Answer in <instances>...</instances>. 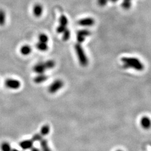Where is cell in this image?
Masks as SVG:
<instances>
[{
  "label": "cell",
  "mask_w": 151,
  "mask_h": 151,
  "mask_svg": "<svg viewBox=\"0 0 151 151\" xmlns=\"http://www.w3.org/2000/svg\"><path fill=\"white\" fill-rule=\"evenodd\" d=\"M121 61L124 69L132 68L138 71H142L144 68L143 63L135 57H123L121 58Z\"/></svg>",
  "instance_id": "cell-1"
},
{
  "label": "cell",
  "mask_w": 151,
  "mask_h": 151,
  "mask_svg": "<svg viewBox=\"0 0 151 151\" xmlns=\"http://www.w3.org/2000/svg\"><path fill=\"white\" fill-rule=\"evenodd\" d=\"M75 49L80 64L83 67L87 66L88 64V58L87 57L86 54L81 44L78 43L76 44Z\"/></svg>",
  "instance_id": "cell-2"
},
{
  "label": "cell",
  "mask_w": 151,
  "mask_h": 151,
  "mask_svg": "<svg viewBox=\"0 0 151 151\" xmlns=\"http://www.w3.org/2000/svg\"><path fill=\"white\" fill-rule=\"evenodd\" d=\"M64 83L63 80L57 79L51 83L48 88V91L50 94H55L63 88Z\"/></svg>",
  "instance_id": "cell-3"
},
{
  "label": "cell",
  "mask_w": 151,
  "mask_h": 151,
  "mask_svg": "<svg viewBox=\"0 0 151 151\" xmlns=\"http://www.w3.org/2000/svg\"><path fill=\"white\" fill-rule=\"evenodd\" d=\"M5 86L7 88L11 90H17L21 87L20 81L13 78H8L5 82Z\"/></svg>",
  "instance_id": "cell-4"
},
{
  "label": "cell",
  "mask_w": 151,
  "mask_h": 151,
  "mask_svg": "<svg viewBox=\"0 0 151 151\" xmlns=\"http://www.w3.org/2000/svg\"><path fill=\"white\" fill-rule=\"evenodd\" d=\"M91 33L90 30L87 29H83L79 30L77 33V41L78 43L81 44L84 43L86 38L90 36Z\"/></svg>",
  "instance_id": "cell-5"
},
{
  "label": "cell",
  "mask_w": 151,
  "mask_h": 151,
  "mask_svg": "<svg viewBox=\"0 0 151 151\" xmlns=\"http://www.w3.org/2000/svg\"><path fill=\"white\" fill-rule=\"evenodd\" d=\"M95 20L91 17L82 19L78 21V24L82 26H92L95 24Z\"/></svg>",
  "instance_id": "cell-6"
},
{
  "label": "cell",
  "mask_w": 151,
  "mask_h": 151,
  "mask_svg": "<svg viewBox=\"0 0 151 151\" xmlns=\"http://www.w3.org/2000/svg\"><path fill=\"white\" fill-rule=\"evenodd\" d=\"M47 70L44 62H39L33 67V71L37 74L44 73Z\"/></svg>",
  "instance_id": "cell-7"
},
{
  "label": "cell",
  "mask_w": 151,
  "mask_h": 151,
  "mask_svg": "<svg viewBox=\"0 0 151 151\" xmlns=\"http://www.w3.org/2000/svg\"><path fill=\"white\" fill-rule=\"evenodd\" d=\"M33 13L35 17H40L43 13V6L40 3L35 4L33 7Z\"/></svg>",
  "instance_id": "cell-8"
},
{
  "label": "cell",
  "mask_w": 151,
  "mask_h": 151,
  "mask_svg": "<svg viewBox=\"0 0 151 151\" xmlns=\"http://www.w3.org/2000/svg\"><path fill=\"white\" fill-rule=\"evenodd\" d=\"M33 142H34L31 139L24 140L20 143L19 146L23 150H29L33 147Z\"/></svg>",
  "instance_id": "cell-9"
},
{
  "label": "cell",
  "mask_w": 151,
  "mask_h": 151,
  "mask_svg": "<svg viewBox=\"0 0 151 151\" xmlns=\"http://www.w3.org/2000/svg\"><path fill=\"white\" fill-rule=\"evenodd\" d=\"M48 79V76L44 73L38 74L34 78V82L37 84H40L44 82Z\"/></svg>",
  "instance_id": "cell-10"
},
{
  "label": "cell",
  "mask_w": 151,
  "mask_h": 151,
  "mask_svg": "<svg viewBox=\"0 0 151 151\" xmlns=\"http://www.w3.org/2000/svg\"><path fill=\"white\" fill-rule=\"evenodd\" d=\"M140 124L143 128L148 129L151 126V119L147 116H143L140 120Z\"/></svg>",
  "instance_id": "cell-11"
},
{
  "label": "cell",
  "mask_w": 151,
  "mask_h": 151,
  "mask_svg": "<svg viewBox=\"0 0 151 151\" xmlns=\"http://www.w3.org/2000/svg\"><path fill=\"white\" fill-rule=\"evenodd\" d=\"M20 51L23 55H29L32 51V48L29 45H24L21 47Z\"/></svg>",
  "instance_id": "cell-12"
},
{
  "label": "cell",
  "mask_w": 151,
  "mask_h": 151,
  "mask_svg": "<svg viewBox=\"0 0 151 151\" xmlns=\"http://www.w3.org/2000/svg\"><path fill=\"white\" fill-rule=\"evenodd\" d=\"M36 47L38 50H40L41 51H46L48 50V48H49L48 43L41 42L39 41L37 43Z\"/></svg>",
  "instance_id": "cell-13"
},
{
  "label": "cell",
  "mask_w": 151,
  "mask_h": 151,
  "mask_svg": "<svg viewBox=\"0 0 151 151\" xmlns=\"http://www.w3.org/2000/svg\"><path fill=\"white\" fill-rule=\"evenodd\" d=\"M40 147L41 151H51L50 147L48 146V141L46 139H42L40 141Z\"/></svg>",
  "instance_id": "cell-14"
},
{
  "label": "cell",
  "mask_w": 151,
  "mask_h": 151,
  "mask_svg": "<svg viewBox=\"0 0 151 151\" xmlns=\"http://www.w3.org/2000/svg\"><path fill=\"white\" fill-rule=\"evenodd\" d=\"M50 132V127L47 124L42 126L40 129V134L43 137L48 134Z\"/></svg>",
  "instance_id": "cell-15"
},
{
  "label": "cell",
  "mask_w": 151,
  "mask_h": 151,
  "mask_svg": "<svg viewBox=\"0 0 151 151\" xmlns=\"http://www.w3.org/2000/svg\"><path fill=\"white\" fill-rule=\"evenodd\" d=\"M45 68L47 69H51L54 68L55 66V62L53 59H49L46 62H44Z\"/></svg>",
  "instance_id": "cell-16"
},
{
  "label": "cell",
  "mask_w": 151,
  "mask_h": 151,
  "mask_svg": "<svg viewBox=\"0 0 151 151\" xmlns=\"http://www.w3.org/2000/svg\"><path fill=\"white\" fill-rule=\"evenodd\" d=\"M6 23V13L2 9H0V26H2Z\"/></svg>",
  "instance_id": "cell-17"
},
{
  "label": "cell",
  "mask_w": 151,
  "mask_h": 151,
  "mask_svg": "<svg viewBox=\"0 0 151 151\" xmlns=\"http://www.w3.org/2000/svg\"><path fill=\"white\" fill-rule=\"evenodd\" d=\"M68 23V20L67 17L65 15H62L59 18V25L67 27Z\"/></svg>",
  "instance_id": "cell-18"
},
{
  "label": "cell",
  "mask_w": 151,
  "mask_h": 151,
  "mask_svg": "<svg viewBox=\"0 0 151 151\" xmlns=\"http://www.w3.org/2000/svg\"><path fill=\"white\" fill-rule=\"evenodd\" d=\"M11 146L7 142H3L1 145V150L2 151H11Z\"/></svg>",
  "instance_id": "cell-19"
},
{
  "label": "cell",
  "mask_w": 151,
  "mask_h": 151,
  "mask_svg": "<svg viewBox=\"0 0 151 151\" xmlns=\"http://www.w3.org/2000/svg\"><path fill=\"white\" fill-rule=\"evenodd\" d=\"M39 41H41V42H43V43H48V41H49V37L47 35H46L44 33H41L40 34L39 37Z\"/></svg>",
  "instance_id": "cell-20"
},
{
  "label": "cell",
  "mask_w": 151,
  "mask_h": 151,
  "mask_svg": "<svg viewBox=\"0 0 151 151\" xmlns=\"http://www.w3.org/2000/svg\"><path fill=\"white\" fill-rule=\"evenodd\" d=\"M71 37V31L70 30L67 28L63 33V39L64 41H67L69 40Z\"/></svg>",
  "instance_id": "cell-21"
},
{
  "label": "cell",
  "mask_w": 151,
  "mask_h": 151,
  "mask_svg": "<svg viewBox=\"0 0 151 151\" xmlns=\"http://www.w3.org/2000/svg\"><path fill=\"white\" fill-rule=\"evenodd\" d=\"M131 5H132L131 1L124 0L122 4V6L123 9L127 10V9H129L131 7Z\"/></svg>",
  "instance_id": "cell-22"
},
{
  "label": "cell",
  "mask_w": 151,
  "mask_h": 151,
  "mask_svg": "<svg viewBox=\"0 0 151 151\" xmlns=\"http://www.w3.org/2000/svg\"><path fill=\"white\" fill-rule=\"evenodd\" d=\"M43 138V136L40 134H34L33 137L31 140L34 142H40L41 139Z\"/></svg>",
  "instance_id": "cell-23"
},
{
  "label": "cell",
  "mask_w": 151,
  "mask_h": 151,
  "mask_svg": "<svg viewBox=\"0 0 151 151\" xmlns=\"http://www.w3.org/2000/svg\"><path fill=\"white\" fill-rule=\"evenodd\" d=\"M67 29V27L63 26H61V25H59V26L57 27V32L59 34L61 33H63V31Z\"/></svg>",
  "instance_id": "cell-24"
},
{
  "label": "cell",
  "mask_w": 151,
  "mask_h": 151,
  "mask_svg": "<svg viewBox=\"0 0 151 151\" xmlns=\"http://www.w3.org/2000/svg\"><path fill=\"white\" fill-rule=\"evenodd\" d=\"M109 0H98V3L100 6H105L108 2Z\"/></svg>",
  "instance_id": "cell-25"
},
{
  "label": "cell",
  "mask_w": 151,
  "mask_h": 151,
  "mask_svg": "<svg viewBox=\"0 0 151 151\" xmlns=\"http://www.w3.org/2000/svg\"><path fill=\"white\" fill-rule=\"evenodd\" d=\"M31 151H40V150L37 147H32L31 148Z\"/></svg>",
  "instance_id": "cell-26"
},
{
  "label": "cell",
  "mask_w": 151,
  "mask_h": 151,
  "mask_svg": "<svg viewBox=\"0 0 151 151\" xmlns=\"http://www.w3.org/2000/svg\"><path fill=\"white\" fill-rule=\"evenodd\" d=\"M11 151H21L19 150H17V149H15V148H13V149H11Z\"/></svg>",
  "instance_id": "cell-27"
},
{
  "label": "cell",
  "mask_w": 151,
  "mask_h": 151,
  "mask_svg": "<svg viewBox=\"0 0 151 151\" xmlns=\"http://www.w3.org/2000/svg\"><path fill=\"white\" fill-rule=\"evenodd\" d=\"M111 2H117L118 1V0H110Z\"/></svg>",
  "instance_id": "cell-28"
},
{
  "label": "cell",
  "mask_w": 151,
  "mask_h": 151,
  "mask_svg": "<svg viewBox=\"0 0 151 151\" xmlns=\"http://www.w3.org/2000/svg\"><path fill=\"white\" fill-rule=\"evenodd\" d=\"M126 1H130L131 0H126Z\"/></svg>",
  "instance_id": "cell-29"
}]
</instances>
